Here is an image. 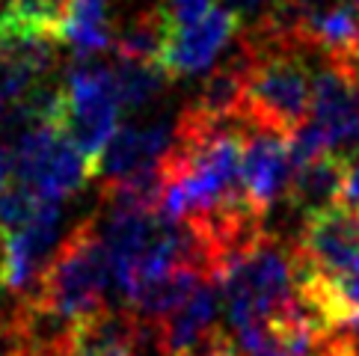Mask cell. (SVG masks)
Wrapping results in <instances>:
<instances>
[{"instance_id": "obj_6", "label": "cell", "mask_w": 359, "mask_h": 356, "mask_svg": "<svg viewBox=\"0 0 359 356\" xmlns=\"http://www.w3.org/2000/svg\"><path fill=\"white\" fill-rule=\"evenodd\" d=\"M238 30L241 15H235L229 6H214L211 15H205L194 27L170 33L163 50V69L170 71V78H184V74L211 69L226 45L238 36Z\"/></svg>"}, {"instance_id": "obj_4", "label": "cell", "mask_w": 359, "mask_h": 356, "mask_svg": "<svg viewBox=\"0 0 359 356\" xmlns=\"http://www.w3.org/2000/svg\"><path fill=\"white\" fill-rule=\"evenodd\" d=\"M119 110L122 101L116 93V81H113V69L104 62L78 60L57 93L54 122L69 143L95 167L113 134L119 131Z\"/></svg>"}, {"instance_id": "obj_21", "label": "cell", "mask_w": 359, "mask_h": 356, "mask_svg": "<svg viewBox=\"0 0 359 356\" xmlns=\"http://www.w3.org/2000/svg\"><path fill=\"white\" fill-rule=\"evenodd\" d=\"M356 356H359V348H356Z\"/></svg>"}, {"instance_id": "obj_8", "label": "cell", "mask_w": 359, "mask_h": 356, "mask_svg": "<svg viewBox=\"0 0 359 356\" xmlns=\"http://www.w3.org/2000/svg\"><path fill=\"white\" fill-rule=\"evenodd\" d=\"M344 175H348V160L336 155H318L297 163L288 205L303 214V220L339 205L344 193Z\"/></svg>"}, {"instance_id": "obj_5", "label": "cell", "mask_w": 359, "mask_h": 356, "mask_svg": "<svg viewBox=\"0 0 359 356\" xmlns=\"http://www.w3.org/2000/svg\"><path fill=\"white\" fill-rule=\"evenodd\" d=\"M297 172L291 137H282L264 128H247L243 134V190H247L250 205L264 217L273 205L288 199L291 182Z\"/></svg>"}, {"instance_id": "obj_10", "label": "cell", "mask_w": 359, "mask_h": 356, "mask_svg": "<svg viewBox=\"0 0 359 356\" xmlns=\"http://www.w3.org/2000/svg\"><path fill=\"white\" fill-rule=\"evenodd\" d=\"M170 39V27L161 9H149L137 15L116 39V57L134 62H158L163 66V50Z\"/></svg>"}, {"instance_id": "obj_2", "label": "cell", "mask_w": 359, "mask_h": 356, "mask_svg": "<svg viewBox=\"0 0 359 356\" xmlns=\"http://www.w3.org/2000/svg\"><path fill=\"white\" fill-rule=\"evenodd\" d=\"M220 297L226 312V333L243 338L300 306V288L294 276L291 252L271 235H262L250 249L223 271Z\"/></svg>"}, {"instance_id": "obj_7", "label": "cell", "mask_w": 359, "mask_h": 356, "mask_svg": "<svg viewBox=\"0 0 359 356\" xmlns=\"http://www.w3.org/2000/svg\"><path fill=\"white\" fill-rule=\"evenodd\" d=\"M220 312H223V297H220V282H205L187 303H182L172 315L163 321L151 324L158 336L161 356H187L220 333Z\"/></svg>"}, {"instance_id": "obj_12", "label": "cell", "mask_w": 359, "mask_h": 356, "mask_svg": "<svg viewBox=\"0 0 359 356\" xmlns=\"http://www.w3.org/2000/svg\"><path fill=\"white\" fill-rule=\"evenodd\" d=\"M214 6H217L214 0H166V4L161 6V12L166 18L170 33H175V30H184V27L199 24L205 15H211Z\"/></svg>"}, {"instance_id": "obj_11", "label": "cell", "mask_w": 359, "mask_h": 356, "mask_svg": "<svg viewBox=\"0 0 359 356\" xmlns=\"http://www.w3.org/2000/svg\"><path fill=\"white\" fill-rule=\"evenodd\" d=\"M110 69H113V81H116L119 101L128 110H140L151 104L163 93V86L170 83V71L158 66V62H134L116 57Z\"/></svg>"}, {"instance_id": "obj_20", "label": "cell", "mask_w": 359, "mask_h": 356, "mask_svg": "<svg viewBox=\"0 0 359 356\" xmlns=\"http://www.w3.org/2000/svg\"><path fill=\"white\" fill-rule=\"evenodd\" d=\"M351 4H356V6H359V0H351Z\"/></svg>"}, {"instance_id": "obj_15", "label": "cell", "mask_w": 359, "mask_h": 356, "mask_svg": "<svg viewBox=\"0 0 359 356\" xmlns=\"http://www.w3.org/2000/svg\"><path fill=\"white\" fill-rule=\"evenodd\" d=\"M341 202L348 208L359 211V155H353L348 160V175H344V193H341Z\"/></svg>"}, {"instance_id": "obj_18", "label": "cell", "mask_w": 359, "mask_h": 356, "mask_svg": "<svg viewBox=\"0 0 359 356\" xmlns=\"http://www.w3.org/2000/svg\"><path fill=\"white\" fill-rule=\"evenodd\" d=\"M264 0H229V9L235 12V15H252V12L262 9Z\"/></svg>"}, {"instance_id": "obj_14", "label": "cell", "mask_w": 359, "mask_h": 356, "mask_svg": "<svg viewBox=\"0 0 359 356\" xmlns=\"http://www.w3.org/2000/svg\"><path fill=\"white\" fill-rule=\"evenodd\" d=\"M6 356H74V341H69V345H24V341H9Z\"/></svg>"}, {"instance_id": "obj_19", "label": "cell", "mask_w": 359, "mask_h": 356, "mask_svg": "<svg viewBox=\"0 0 359 356\" xmlns=\"http://www.w3.org/2000/svg\"><path fill=\"white\" fill-rule=\"evenodd\" d=\"M332 356H356V348L351 345V341H344V345H341L336 353H332Z\"/></svg>"}, {"instance_id": "obj_3", "label": "cell", "mask_w": 359, "mask_h": 356, "mask_svg": "<svg viewBox=\"0 0 359 356\" xmlns=\"http://www.w3.org/2000/svg\"><path fill=\"white\" fill-rule=\"evenodd\" d=\"M12 125V178L45 199L62 202L95 178V167L57 128L54 116H21Z\"/></svg>"}, {"instance_id": "obj_13", "label": "cell", "mask_w": 359, "mask_h": 356, "mask_svg": "<svg viewBox=\"0 0 359 356\" xmlns=\"http://www.w3.org/2000/svg\"><path fill=\"white\" fill-rule=\"evenodd\" d=\"M15 4H18V18L21 21L57 33L60 30V18H62V12H66L69 0H15Z\"/></svg>"}, {"instance_id": "obj_9", "label": "cell", "mask_w": 359, "mask_h": 356, "mask_svg": "<svg viewBox=\"0 0 359 356\" xmlns=\"http://www.w3.org/2000/svg\"><path fill=\"white\" fill-rule=\"evenodd\" d=\"M57 36L78 54V60L110 48L107 0H69Z\"/></svg>"}, {"instance_id": "obj_17", "label": "cell", "mask_w": 359, "mask_h": 356, "mask_svg": "<svg viewBox=\"0 0 359 356\" xmlns=\"http://www.w3.org/2000/svg\"><path fill=\"white\" fill-rule=\"evenodd\" d=\"M15 18H18V4L15 0H0V30H6Z\"/></svg>"}, {"instance_id": "obj_16", "label": "cell", "mask_w": 359, "mask_h": 356, "mask_svg": "<svg viewBox=\"0 0 359 356\" xmlns=\"http://www.w3.org/2000/svg\"><path fill=\"white\" fill-rule=\"evenodd\" d=\"M9 182H12V158H9V149L0 146V193L6 190Z\"/></svg>"}, {"instance_id": "obj_1", "label": "cell", "mask_w": 359, "mask_h": 356, "mask_svg": "<svg viewBox=\"0 0 359 356\" xmlns=\"http://www.w3.org/2000/svg\"><path fill=\"white\" fill-rule=\"evenodd\" d=\"M110 279H113L110 259L104 240L98 235V223L93 217L83 220L57 247L36 291L21 300H27L48 321L74 333L78 327L110 309L107 306Z\"/></svg>"}]
</instances>
